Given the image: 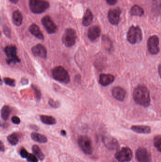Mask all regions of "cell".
Returning a JSON list of instances; mask_svg holds the SVG:
<instances>
[{
  "label": "cell",
  "mask_w": 161,
  "mask_h": 162,
  "mask_svg": "<svg viewBox=\"0 0 161 162\" xmlns=\"http://www.w3.org/2000/svg\"><path fill=\"white\" fill-rule=\"evenodd\" d=\"M133 99L137 105L148 107L150 105V93L146 86L139 85L134 89Z\"/></svg>",
  "instance_id": "6da1fadb"
},
{
  "label": "cell",
  "mask_w": 161,
  "mask_h": 162,
  "mask_svg": "<svg viewBox=\"0 0 161 162\" xmlns=\"http://www.w3.org/2000/svg\"><path fill=\"white\" fill-rule=\"evenodd\" d=\"M52 76L55 80L63 84H68L70 76L68 71L62 66L54 67L52 71Z\"/></svg>",
  "instance_id": "7a4b0ae2"
},
{
  "label": "cell",
  "mask_w": 161,
  "mask_h": 162,
  "mask_svg": "<svg viewBox=\"0 0 161 162\" xmlns=\"http://www.w3.org/2000/svg\"><path fill=\"white\" fill-rule=\"evenodd\" d=\"M127 40L131 44H136L139 43L142 41V31L138 26H132L130 28L127 33Z\"/></svg>",
  "instance_id": "3957f363"
},
{
  "label": "cell",
  "mask_w": 161,
  "mask_h": 162,
  "mask_svg": "<svg viewBox=\"0 0 161 162\" xmlns=\"http://www.w3.org/2000/svg\"><path fill=\"white\" fill-rule=\"evenodd\" d=\"M29 5L32 12L36 14L41 13L49 7L48 2L44 0H30Z\"/></svg>",
  "instance_id": "277c9868"
},
{
  "label": "cell",
  "mask_w": 161,
  "mask_h": 162,
  "mask_svg": "<svg viewBox=\"0 0 161 162\" xmlns=\"http://www.w3.org/2000/svg\"><path fill=\"white\" fill-rule=\"evenodd\" d=\"M77 37V34L75 30L72 28H67L62 36V41L66 47L70 48L74 45Z\"/></svg>",
  "instance_id": "5b68a950"
},
{
  "label": "cell",
  "mask_w": 161,
  "mask_h": 162,
  "mask_svg": "<svg viewBox=\"0 0 161 162\" xmlns=\"http://www.w3.org/2000/svg\"><path fill=\"white\" fill-rule=\"evenodd\" d=\"M78 143L83 152L86 155H91L93 151L91 140L88 136H81L79 137Z\"/></svg>",
  "instance_id": "8992f818"
},
{
  "label": "cell",
  "mask_w": 161,
  "mask_h": 162,
  "mask_svg": "<svg viewBox=\"0 0 161 162\" xmlns=\"http://www.w3.org/2000/svg\"><path fill=\"white\" fill-rule=\"evenodd\" d=\"M133 157L131 150L128 147H122L115 154V158L119 162H129Z\"/></svg>",
  "instance_id": "52a82bcc"
},
{
  "label": "cell",
  "mask_w": 161,
  "mask_h": 162,
  "mask_svg": "<svg viewBox=\"0 0 161 162\" xmlns=\"http://www.w3.org/2000/svg\"><path fill=\"white\" fill-rule=\"evenodd\" d=\"M5 53L7 57L8 64L20 62V59L17 55V48L15 46H8L5 49Z\"/></svg>",
  "instance_id": "ba28073f"
},
{
  "label": "cell",
  "mask_w": 161,
  "mask_h": 162,
  "mask_svg": "<svg viewBox=\"0 0 161 162\" xmlns=\"http://www.w3.org/2000/svg\"><path fill=\"white\" fill-rule=\"evenodd\" d=\"M102 141L105 146L110 150H116L119 148V144L116 138L108 134L102 135Z\"/></svg>",
  "instance_id": "9c48e42d"
},
{
  "label": "cell",
  "mask_w": 161,
  "mask_h": 162,
  "mask_svg": "<svg viewBox=\"0 0 161 162\" xmlns=\"http://www.w3.org/2000/svg\"><path fill=\"white\" fill-rule=\"evenodd\" d=\"M159 38L157 36H152L148 40V49L149 52L152 54H157L159 53L160 49L159 47Z\"/></svg>",
  "instance_id": "30bf717a"
},
{
  "label": "cell",
  "mask_w": 161,
  "mask_h": 162,
  "mask_svg": "<svg viewBox=\"0 0 161 162\" xmlns=\"http://www.w3.org/2000/svg\"><path fill=\"white\" fill-rule=\"evenodd\" d=\"M136 158L139 162H151L152 157L149 151L145 147H139L137 150Z\"/></svg>",
  "instance_id": "8fae6325"
},
{
  "label": "cell",
  "mask_w": 161,
  "mask_h": 162,
  "mask_svg": "<svg viewBox=\"0 0 161 162\" xmlns=\"http://www.w3.org/2000/svg\"><path fill=\"white\" fill-rule=\"evenodd\" d=\"M42 23L49 34H53L57 31L56 25L49 16H45L43 17L42 19Z\"/></svg>",
  "instance_id": "7c38bea8"
},
{
  "label": "cell",
  "mask_w": 161,
  "mask_h": 162,
  "mask_svg": "<svg viewBox=\"0 0 161 162\" xmlns=\"http://www.w3.org/2000/svg\"><path fill=\"white\" fill-rule=\"evenodd\" d=\"M121 10L119 8L111 9L108 13V20L111 24L113 25H117L120 20Z\"/></svg>",
  "instance_id": "4fadbf2b"
},
{
  "label": "cell",
  "mask_w": 161,
  "mask_h": 162,
  "mask_svg": "<svg viewBox=\"0 0 161 162\" xmlns=\"http://www.w3.org/2000/svg\"><path fill=\"white\" fill-rule=\"evenodd\" d=\"M32 53L36 57L45 59L47 57V50L45 47L42 45L37 44L32 48Z\"/></svg>",
  "instance_id": "5bb4252c"
},
{
  "label": "cell",
  "mask_w": 161,
  "mask_h": 162,
  "mask_svg": "<svg viewBox=\"0 0 161 162\" xmlns=\"http://www.w3.org/2000/svg\"><path fill=\"white\" fill-rule=\"evenodd\" d=\"M112 93L115 99L121 102L124 101L126 95V92L125 89L120 86H116L113 88Z\"/></svg>",
  "instance_id": "9a60e30c"
},
{
  "label": "cell",
  "mask_w": 161,
  "mask_h": 162,
  "mask_svg": "<svg viewBox=\"0 0 161 162\" xmlns=\"http://www.w3.org/2000/svg\"><path fill=\"white\" fill-rule=\"evenodd\" d=\"M100 28L97 26H93L88 30V37L91 41H95L100 37Z\"/></svg>",
  "instance_id": "2e32d148"
},
{
  "label": "cell",
  "mask_w": 161,
  "mask_h": 162,
  "mask_svg": "<svg viewBox=\"0 0 161 162\" xmlns=\"http://www.w3.org/2000/svg\"><path fill=\"white\" fill-rule=\"evenodd\" d=\"M115 77L111 74H101L99 76V83L102 86H106L114 82Z\"/></svg>",
  "instance_id": "e0dca14e"
},
{
  "label": "cell",
  "mask_w": 161,
  "mask_h": 162,
  "mask_svg": "<svg viewBox=\"0 0 161 162\" xmlns=\"http://www.w3.org/2000/svg\"><path fill=\"white\" fill-rule=\"evenodd\" d=\"M131 129L133 131L139 134H149L151 132V128L149 126L144 125H135L131 127Z\"/></svg>",
  "instance_id": "ac0fdd59"
},
{
  "label": "cell",
  "mask_w": 161,
  "mask_h": 162,
  "mask_svg": "<svg viewBox=\"0 0 161 162\" xmlns=\"http://www.w3.org/2000/svg\"><path fill=\"white\" fill-rule=\"evenodd\" d=\"M29 31L32 35L40 40H44V36L39 27L36 24H32L29 28Z\"/></svg>",
  "instance_id": "d6986e66"
},
{
  "label": "cell",
  "mask_w": 161,
  "mask_h": 162,
  "mask_svg": "<svg viewBox=\"0 0 161 162\" xmlns=\"http://www.w3.org/2000/svg\"><path fill=\"white\" fill-rule=\"evenodd\" d=\"M93 19L92 13L90 10L88 9L84 16L82 24L85 27H88L91 24Z\"/></svg>",
  "instance_id": "ffe728a7"
},
{
  "label": "cell",
  "mask_w": 161,
  "mask_h": 162,
  "mask_svg": "<svg viewBox=\"0 0 161 162\" xmlns=\"http://www.w3.org/2000/svg\"><path fill=\"white\" fill-rule=\"evenodd\" d=\"M31 137L33 140L39 143H45L47 142V138L45 136L38 133H32Z\"/></svg>",
  "instance_id": "44dd1931"
},
{
  "label": "cell",
  "mask_w": 161,
  "mask_h": 162,
  "mask_svg": "<svg viewBox=\"0 0 161 162\" xmlns=\"http://www.w3.org/2000/svg\"><path fill=\"white\" fill-rule=\"evenodd\" d=\"M13 22L16 26H20L22 23L23 16L22 14L19 10L14 11L13 15Z\"/></svg>",
  "instance_id": "7402d4cb"
},
{
  "label": "cell",
  "mask_w": 161,
  "mask_h": 162,
  "mask_svg": "<svg viewBox=\"0 0 161 162\" xmlns=\"http://www.w3.org/2000/svg\"><path fill=\"white\" fill-rule=\"evenodd\" d=\"M40 119L43 123L46 125H54L57 122L55 118L51 116L41 115L40 116Z\"/></svg>",
  "instance_id": "603a6c76"
},
{
  "label": "cell",
  "mask_w": 161,
  "mask_h": 162,
  "mask_svg": "<svg viewBox=\"0 0 161 162\" xmlns=\"http://www.w3.org/2000/svg\"><path fill=\"white\" fill-rule=\"evenodd\" d=\"M144 13V11L143 9L137 5H135L133 6L131 10V15L132 16L141 17L143 16Z\"/></svg>",
  "instance_id": "cb8c5ba5"
},
{
  "label": "cell",
  "mask_w": 161,
  "mask_h": 162,
  "mask_svg": "<svg viewBox=\"0 0 161 162\" xmlns=\"http://www.w3.org/2000/svg\"><path fill=\"white\" fill-rule=\"evenodd\" d=\"M9 143L12 146H16L19 141V135L17 133H13L9 135L7 137Z\"/></svg>",
  "instance_id": "d4e9b609"
},
{
  "label": "cell",
  "mask_w": 161,
  "mask_h": 162,
  "mask_svg": "<svg viewBox=\"0 0 161 162\" xmlns=\"http://www.w3.org/2000/svg\"><path fill=\"white\" fill-rule=\"evenodd\" d=\"M11 108L9 106L5 105L1 110V116L2 119L5 121L8 120L11 113Z\"/></svg>",
  "instance_id": "484cf974"
},
{
  "label": "cell",
  "mask_w": 161,
  "mask_h": 162,
  "mask_svg": "<svg viewBox=\"0 0 161 162\" xmlns=\"http://www.w3.org/2000/svg\"><path fill=\"white\" fill-rule=\"evenodd\" d=\"M32 150L33 153L36 156V158H38L39 160H41V161L44 160L45 158V155L38 146L36 145H34L32 147Z\"/></svg>",
  "instance_id": "4316f807"
},
{
  "label": "cell",
  "mask_w": 161,
  "mask_h": 162,
  "mask_svg": "<svg viewBox=\"0 0 161 162\" xmlns=\"http://www.w3.org/2000/svg\"><path fill=\"white\" fill-rule=\"evenodd\" d=\"M154 145L159 152L161 151V135H157L154 137Z\"/></svg>",
  "instance_id": "83f0119b"
},
{
  "label": "cell",
  "mask_w": 161,
  "mask_h": 162,
  "mask_svg": "<svg viewBox=\"0 0 161 162\" xmlns=\"http://www.w3.org/2000/svg\"><path fill=\"white\" fill-rule=\"evenodd\" d=\"M4 82L5 84L9 86H11V87H14L16 85L15 81L13 79L10 78L9 77H5L4 78Z\"/></svg>",
  "instance_id": "f1b7e54d"
},
{
  "label": "cell",
  "mask_w": 161,
  "mask_h": 162,
  "mask_svg": "<svg viewBox=\"0 0 161 162\" xmlns=\"http://www.w3.org/2000/svg\"><path fill=\"white\" fill-rule=\"evenodd\" d=\"M32 87L34 90V93H35V97H36V98L38 101H39L41 99V93L40 90L37 88V87H36L35 85H32Z\"/></svg>",
  "instance_id": "f546056e"
},
{
  "label": "cell",
  "mask_w": 161,
  "mask_h": 162,
  "mask_svg": "<svg viewBox=\"0 0 161 162\" xmlns=\"http://www.w3.org/2000/svg\"><path fill=\"white\" fill-rule=\"evenodd\" d=\"M27 160L28 162H38L39 160L36 156L32 154L28 153V155L27 157Z\"/></svg>",
  "instance_id": "4dcf8cb0"
},
{
  "label": "cell",
  "mask_w": 161,
  "mask_h": 162,
  "mask_svg": "<svg viewBox=\"0 0 161 162\" xmlns=\"http://www.w3.org/2000/svg\"><path fill=\"white\" fill-rule=\"evenodd\" d=\"M48 103L49 105L53 108H59L60 106V102L58 101H54L53 99H50Z\"/></svg>",
  "instance_id": "1f68e13d"
},
{
  "label": "cell",
  "mask_w": 161,
  "mask_h": 162,
  "mask_svg": "<svg viewBox=\"0 0 161 162\" xmlns=\"http://www.w3.org/2000/svg\"><path fill=\"white\" fill-rule=\"evenodd\" d=\"M28 153H29L27 152V150L25 148H24V147H23V148H22L20 149V155L22 158H26L27 157V155H28Z\"/></svg>",
  "instance_id": "d6a6232c"
},
{
  "label": "cell",
  "mask_w": 161,
  "mask_h": 162,
  "mask_svg": "<svg viewBox=\"0 0 161 162\" xmlns=\"http://www.w3.org/2000/svg\"><path fill=\"white\" fill-rule=\"evenodd\" d=\"M11 121L13 123L18 125L20 123V119L18 117L15 116L11 118Z\"/></svg>",
  "instance_id": "836d02e7"
},
{
  "label": "cell",
  "mask_w": 161,
  "mask_h": 162,
  "mask_svg": "<svg viewBox=\"0 0 161 162\" xmlns=\"http://www.w3.org/2000/svg\"><path fill=\"white\" fill-rule=\"evenodd\" d=\"M118 0H106V2L108 4L110 5H114L117 3Z\"/></svg>",
  "instance_id": "e575fe53"
},
{
  "label": "cell",
  "mask_w": 161,
  "mask_h": 162,
  "mask_svg": "<svg viewBox=\"0 0 161 162\" xmlns=\"http://www.w3.org/2000/svg\"><path fill=\"white\" fill-rule=\"evenodd\" d=\"M5 150L4 146L1 141L0 140V151L4 152Z\"/></svg>",
  "instance_id": "d590c367"
},
{
  "label": "cell",
  "mask_w": 161,
  "mask_h": 162,
  "mask_svg": "<svg viewBox=\"0 0 161 162\" xmlns=\"http://www.w3.org/2000/svg\"><path fill=\"white\" fill-rule=\"evenodd\" d=\"M8 28H4V33H5V34L7 35V36L10 37V31H8Z\"/></svg>",
  "instance_id": "8d00e7d4"
},
{
  "label": "cell",
  "mask_w": 161,
  "mask_h": 162,
  "mask_svg": "<svg viewBox=\"0 0 161 162\" xmlns=\"http://www.w3.org/2000/svg\"><path fill=\"white\" fill-rule=\"evenodd\" d=\"M61 135L63 136H65L66 135V132L64 130H62L61 131Z\"/></svg>",
  "instance_id": "74e56055"
},
{
  "label": "cell",
  "mask_w": 161,
  "mask_h": 162,
  "mask_svg": "<svg viewBox=\"0 0 161 162\" xmlns=\"http://www.w3.org/2000/svg\"><path fill=\"white\" fill-rule=\"evenodd\" d=\"M22 83L23 84H27L28 83V81H27V79H23L22 80Z\"/></svg>",
  "instance_id": "f35d334b"
},
{
  "label": "cell",
  "mask_w": 161,
  "mask_h": 162,
  "mask_svg": "<svg viewBox=\"0 0 161 162\" xmlns=\"http://www.w3.org/2000/svg\"><path fill=\"white\" fill-rule=\"evenodd\" d=\"M31 128L33 129H35V130H38V128H37V126H35V125H31Z\"/></svg>",
  "instance_id": "ab89813d"
},
{
  "label": "cell",
  "mask_w": 161,
  "mask_h": 162,
  "mask_svg": "<svg viewBox=\"0 0 161 162\" xmlns=\"http://www.w3.org/2000/svg\"><path fill=\"white\" fill-rule=\"evenodd\" d=\"M11 2H13V4H16L18 1L19 0H10Z\"/></svg>",
  "instance_id": "60d3db41"
},
{
  "label": "cell",
  "mask_w": 161,
  "mask_h": 162,
  "mask_svg": "<svg viewBox=\"0 0 161 162\" xmlns=\"http://www.w3.org/2000/svg\"><path fill=\"white\" fill-rule=\"evenodd\" d=\"M2 84V81L1 80V77H0V85H1Z\"/></svg>",
  "instance_id": "b9f144b4"
},
{
  "label": "cell",
  "mask_w": 161,
  "mask_h": 162,
  "mask_svg": "<svg viewBox=\"0 0 161 162\" xmlns=\"http://www.w3.org/2000/svg\"><path fill=\"white\" fill-rule=\"evenodd\" d=\"M1 122H0V127H1Z\"/></svg>",
  "instance_id": "7bdbcfd3"
},
{
  "label": "cell",
  "mask_w": 161,
  "mask_h": 162,
  "mask_svg": "<svg viewBox=\"0 0 161 162\" xmlns=\"http://www.w3.org/2000/svg\"><path fill=\"white\" fill-rule=\"evenodd\" d=\"M0 36H1V32H0Z\"/></svg>",
  "instance_id": "ee69618b"
}]
</instances>
